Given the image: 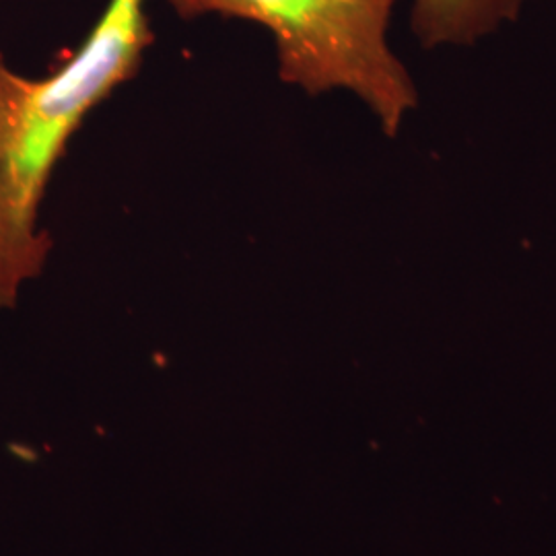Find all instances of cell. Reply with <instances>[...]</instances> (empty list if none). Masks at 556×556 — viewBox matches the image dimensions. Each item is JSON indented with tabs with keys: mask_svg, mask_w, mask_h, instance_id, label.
Masks as SVG:
<instances>
[{
	"mask_svg": "<svg viewBox=\"0 0 556 556\" xmlns=\"http://www.w3.org/2000/svg\"><path fill=\"white\" fill-rule=\"evenodd\" d=\"M153 41L147 0H110L79 48L41 79L15 73L0 54V307L15 303L52 252L40 208L68 142L137 77Z\"/></svg>",
	"mask_w": 556,
	"mask_h": 556,
	"instance_id": "6da1fadb",
	"label": "cell"
},
{
	"mask_svg": "<svg viewBox=\"0 0 556 556\" xmlns=\"http://www.w3.org/2000/svg\"><path fill=\"white\" fill-rule=\"evenodd\" d=\"M397 0H169L181 20L217 13L266 27L277 41L278 75L309 96L349 89L394 137L417 89L388 46Z\"/></svg>",
	"mask_w": 556,
	"mask_h": 556,
	"instance_id": "7a4b0ae2",
	"label": "cell"
},
{
	"mask_svg": "<svg viewBox=\"0 0 556 556\" xmlns=\"http://www.w3.org/2000/svg\"><path fill=\"white\" fill-rule=\"evenodd\" d=\"M523 0H415L413 29L427 48L439 43H472L514 20Z\"/></svg>",
	"mask_w": 556,
	"mask_h": 556,
	"instance_id": "3957f363",
	"label": "cell"
}]
</instances>
